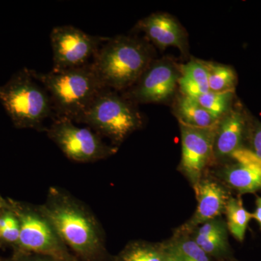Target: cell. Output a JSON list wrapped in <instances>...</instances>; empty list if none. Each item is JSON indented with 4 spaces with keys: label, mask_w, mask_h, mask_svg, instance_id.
<instances>
[{
    "label": "cell",
    "mask_w": 261,
    "mask_h": 261,
    "mask_svg": "<svg viewBox=\"0 0 261 261\" xmlns=\"http://www.w3.org/2000/svg\"><path fill=\"white\" fill-rule=\"evenodd\" d=\"M5 203H6V202H5ZM5 206V205H4ZM4 206H3V207H1V208H0V224H1V216H2V212H3V207H4Z\"/></svg>",
    "instance_id": "83f0119b"
},
{
    "label": "cell",
    "mask_w": 261,
    "mask_h": 261,
    "mask_svg": "<svg viewBox=\"0 0 261 261\" xmlns=\"http://www.w3.org/2000/svg\"><path fill=\"white\" fill-rule=\"evenodd\" d=\"M166 248L145 243H135L122 250L115 261H165Z\"/></svg>",
    "instance_id": "d6986e66"
},
{
    "label": "cell",
    "mask_w": 261,
    "mask_h": 261,
    "mask_svg": "<svg viewBox=\"0 0 261 261\" xmlns=\"http://www.w3.org/2000/svg\"><path fill=\"white\" fill-rule=\"evenodd\" d=\"M230 159L233 163L223 172L228 186L240 194L261 191V159L245 147L235 151Z\"/></svg>",
    "instance_id": "8fae6325"
},
{
    "label": "cell",
    "mask_w": 261,
    "mask_h": 261,
    "mask_svg": "<svg viewBox=\"0 0 261 261\" xmlns=\"http://www.w3.org/2000/svg\"><path fill=\"white\" fill-rule=\"evenodd\" d=\"M73 122L56 117L46 129L49 138L68 159L78 163H92L116 153V147L105 143L100 136L90 128L76 126Z\"/></svg>",
    "instance_id": "52a82bcc"
},
{
    "label": "cell",
    "mask_w": 261,
    "mask_h": 261,
    "mask_svg": "<svg viewBox=\"0 0 261 261\" xmlns=\"http://www.w3.org/2000/svg\"><path fill=\"white\" fill-rule=\"evenodd\" d=\"M34 75L47 90L56 117L73 121L105 89L91 63L70 69L51 70L47 73L34 71Z\"/></svg>",
    "instance_id": "3957f363"
},
{
    "label": "cell",
    "mask_w": 261,
    "mask_h": 261,
    "mask_svg": "<svg viewBox=\"0 0 261 261\" xmlns=\"http://www.w3.org/2000/svg\"><path fill=\"white\" fill-rule=\"evenodd\" d=\"M202 61L207 70L209 91L214 92L234 91L238 77L231 67L214 62Z\"/></svg>",
    "instance_id": "ac0fdd59"
},
{
    "label": "cell",
    "mask_w": 261,
    "mask_h": 261,
    "mask_svg": "<svg viewBox=\"0 0 261 261\" xmlns=\"http://www.w3.org/2000/svg\"><path fill=\"white\" fill-rule=\"evenodd\" d=\"M8 200L20 222V238L14 251L42 254L60 261H80L39 207L10 198Z\"/></svg>",
    "instance_id": "8992f818"
},
{
    "label": "cell",
    "mask_w": 261,
    "mask_h": 261,
    "mask_svg": "<svg viewBox=\"0 0 261 261\" xmlns=\"http://www.w3.org/2000/svg\"><path fill=\"white\" fill-rule=\"evenodd\" d=\"M179 68L178 85L183 95L196 98L208 92V77L202 61L192 60Z\"/></svg>",
    "instance_id": "9a60e30c"
},
{
    "label": "cell",
    "mask_w": 261,
    "mask_h": 261,
    "mask_svg": "<svg viewBox=\"0 0 261 261\" xmlns=\"http://www.w3.org/2000/svg\"><path fill=\"white\" fill-rule=\"evenodd\" d=\"M252 219H255L261 230V197H257L255 200V210L252 213Z\"/></svg>",
    "instance_id": "484cf974"
},
{
    "label": "cell",
    "mask_w": 261,
    "mask_h": 261,
    "mask_svg": "<svg viewBox=\"0 0 261 261\" xmlns=\"http://www.w3.org/2000/svg\"><path fill=\"white\" fill-rule=\"evenodd\" d=\"M193 240L211 257H224L229 255L227 230L215 233L209 238Z\"/></svg>",
    "instance_id": "603a6c76"
},
{
    "label": "cell",
    "mask_w": 261,
    "mask_h": 261,
    "mask_svg": "<svg viewBox=\"0 0 261 261\" xmlns=\"http://www.w3.org/2000/svg\"><path fill=\"white\" fill-rule=\"evenodd\" d=\"M136 29L145 33L160 49L175 47L183 53L187 50L186 34L171 15L162 13L149 15L140 20Z\"/></svg>",
    "instance_id": "4fadbf2b"
},
{
    "label": "cell",
    "mask_w": 261,
    "mask_h": 261,
    "mask_svg": "<svg viewBox=\"0 0 261 261\" xmlns=\"http://www.w3.org/2000/svg\"><path fill=\"white\" fill-rule=\"evenodd\" d=\"M0 261H60L47 255L23 251H14L11 256L0 259Z\"/></svg>",
    "instance_id": "d4e9b609"
},
{
    "label": "cell",
    "mask_w": 261,
    "mask_h": 261,
    "mask_svg": "<svg viewBox=\"0 0 261 261\" xmlns=\"http://www.w3.org/2000/svg\"><path fill=\"white\" fill-rule=\"evenodd\" d=\"M5 202H6V199L0 195V208L5 205Z\"/></svg>",
    "instance_id": "4316f807"
},
{
    "label": "cell",
    "mask_w": 261,
    "mask_h": 261,
    "mask_svg": "<svg viewBox=\"0 0 261 261\" xmlns=\"http://www.w3.org/2000/svg\"><path fill=\"white\" fill-rule=\"evenodd\" d=\"M108 38L92 36L73 25L55 27L50 34L53 70L56 71L89 64Z\"/></svg>",
    "instance_id": "ba28073f"
},
{
    "label": "cell",
    "mask_w": 261,
    "mask_h": 261,
    "mask_svg": "<svg viewBox=\"0 0 261 261\" xmlns=\"http://www.w3.org/2000/svg\"><path fill=\"white\" fill-rule=\"evenodd\" d=\"M0 102L17 128L42 129L53 111L47 90L34 70L23 68L0 86Z\"/></svg>",
    "instance_id": "277c9868"
},
{
    "label": "cell",
    "mask_w": 261,
    "mask_h": 261,
    "mask_svg": "<svg viewBox=\"0 0 261 261\" xmlns=\"http://www.w3.org/2000/svg\"><path fill=\"white\" fill-rule=\"evenodd\" d=\"M250 120L240 106L231 108L219 120L215 135L214 157L230 158L235 151L244 147Z\"/></svg>",
    "instance_id": "7c38bea8"
},
{
    "label": "cell",
    "mask_w": 261,
    "mask_h": 261,
    "mask_svg": "<svg viewBox=\"0 0 261 261\" xmlns=\"http://www.w3.org/2000/svg\"><path fill=\"white\" fill-rule=\"evenodd\" d=\"M247 140L250 145V150L261 159V123L257 120H250Z\"/></svg>",
    "instance_id": "cb8c5ba5"
},
{
    "label": "cell",
    "mask_w": 261,
    "mask_h": 261,
    "mask_svg": "<svg viewBox=\"0 0 261 261\" xmlns=\"http://www.w3.org/2000/svg\"><path fill=\"white\" fill-rule=\"evenodd\" d=\"M233 97L234 91L224 92L208 91L195 99L215 118L221 119L232 108Z\"/></svg>",
    "instance_id": "44dd1931"
},
{
    "label": "cell",
    "mask_w": 261,
    "mask_h": 261,
    "mask_svg": "<svg viewBox=\"0 0 261 261\" xmlns=\"http://www.w3.org/2000/svg\"><path fill=\"white\" fill-rule=\"evenodd\" d=\"M179 125L182 148L180 168L195 185L200 181L202 171L214 158V140L217 126L198 128L180 123Z\"/></svg>",
    "instance_id": "30bf717a"
},
{
    "label": "cell",
    "mask_w": 261,
    "mask_h": 261,
    "mask_svg": "<svg viewBox=\"0 0 261 261\" xmlns=\"http://www.w3.org/2000/svg\"><path fill=\"white\" fill-rule=\"evenodd\" d=\"M20 222L8 198L3 207L0 224V245L11 247L15 250L20 238Z\"/></svg>",
    "instance_id": "ffe728a7"
},
{
    "label": "cell",
    "mask_w": 261,
    "mask_h": 261,
    "mask_svg": "<svg viewBox=\"0 0 261 261\" xmlns=\"http://www.w3.org/2000/svg\"><path fill=\"white\" fill-rule=\"evenodd\" d=\"M181 261H212L193 239L178 238L168 245Z\"/></svg>",
    "instance_id": "7402d4cb"
},
{
    "label": "cell",
    "mask_w": 261,
    "mask_h": 261,
    "mask_svg": "<svg viewBox=\"0 0 261 261\" xmlns=\"http://www.w3.org/2000/svg\"><path fill=\"white\" fill-rule=\"evenodd\" d=\"M197 207L189 227L204 224L210 220L217 219L225 213L228 197L224 187L211 180H200L195 185Z\"/></svg>",
    "instance_id": "5bb4252c"
},
{
    "label": "cell",
    "mask_w": 261,
    "mask_h": 261,
    "mask_svg": "<svg viewBox=\"0 0 261 261\" xmlns=\"http://www.w3.org/2000/svg\"><path fill=\"white\" fill-rule=\"evenodd\" d=\"M142 115L135 103L116 91L105 88L76 120L99 136L119 145L142 126ZM74 121V122H75Z\"/></svg>",
    "instance_id": "5b68a950"
},
{
    "label": "cell",
    "mask_w": 261,
    "mask_h": 261,
    "mask_svg": "<svg viewBox=\"0 0 261 261\" xmlns=\"http://www.w3.org/2000/svg\"><path fill=\"white\" fill-rule=\"evenodd\" d=\"M39 211L80 261H108L99 223L80 200L51 187Z\"/></svg>",
    "instance_id": "6da1fadb"
},
{
    "label": "cell",
    "mask_w": 261,
    "mask_h": 261,
    "mask_svg": "<svg viewBox=\"0 0 261 261\" xmlns=\"http://www.w3.org/2000/svg\"><path fill=\"white\" fill-rule=\"evenodd\" d=\"M179 76L180 68L173 62L168 59L152 62L123 96L135 104L164 102L173 95Z\"/></svg>",
    "instance_id": "9c48e42d"
},
{
    "label": "cell",
    "mask_w": 261,
    "mask_h": 261,
    "mask_svg": "<svg viewBox=\"0 0 261 261\" xmlns=\"http://www.w3.org/2000/svg\"><path fill=\"white\" fill-rule=\"evenodd\" d=\"M152 63L150 45L132 36L108 38L91 63L104 88L126 91Z\"/></svg>",
    "instance_id": "7a4b0ae2"
},
{
    "label": "cell",
    "mask_w": 261,
    "mask_h": 261,
    "mask_svg": "<svg viewBox=\"0 0 261 261\" xmlns=\"http://www.w3.org/2000/svg\"><path fill=\"white\" fill-rule=\"evenodd\" d=\"M175 114L180 123L198 128L217 126L219 120L197 102L195 98L182 95L175 106Z\"/></svg>",
    "instance_id": "2e32d148"
},
{
    "label": "cell",
    "mask_w": 261,
    "mask_h": 261,
    "mask_svg": "<svg viewBox=\"0 0 261 261\" xmlns=\"http://www.w3.org/2000/svg\"><path fill=\"white\" fill-rule=\"evenodd\" d=\"M225 213L227 219V229L238 241L243 243L246 234L247 226L250 220L252 219V213L245 209L240 197H229Z\"/></svg>",
    "instance_id": "e0dca14e"
}]
</instances>
